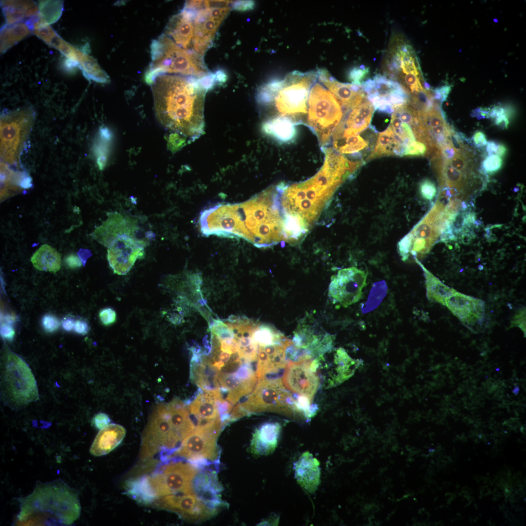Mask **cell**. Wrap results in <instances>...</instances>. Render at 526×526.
Wrapping results in <instances>:
<instances>
[{"mask_svg":"<svg viewBox=\"0 0 526 526\" xmlns=\"http://www.w3.org/2000/svg\"><path fill=\"white\" fill-rule=\"evenodd\" d=\"M150 85L161 124L179 137L191 141L198 138L204 132L205 98L211 88L208 78L164 75Z\"/></svg>","mask_w":526,"mask_h":526,"instance_id":"1","label":"cell"},{"mask_svg":"<svg viewBox=\"0 0 526 526\" xmlns=\"http://www.w3.org/2000/svg\"><path fill=\"white\" fill-rule=\"evenodd\" d=\"M222 222L228 237L242 238L258 247L284 240L283 217L274 187L244 203L224 205Z\"/></svg>","mask_w":526,"mask_h":526,"instance_id":"2","label":"cell"},{"mask_svg":"<svg viewBox=\"0 0 526 526\" xmlns=\"http://www.w3.org/2000/svg\"><path fill=\"white\" fill-rule=\"evenodd\" d=\"M78 492L61 479L37 482L21 500L17 526H68L79 517Z\"/></svg>","mask_w":526,"mask_h":526,"instance_id":"3","label":"cell"},{"mask_svg":"<svg viewBox=\"0 0 526 526\" xmlns=\"http://www.w3.org/2000/svg\"><path fill=\"white\" fill-rule=\"evenodd\" d=\"M316 72H293L283 80L271 81L257 90L256 99L264 120L279 116L304 123L307 101Z\"/></svg>","mask_w":526,"mask_h":526,"instance_id":"4","label":"cell"},{"mask_svg":"<svg viewBox=\"0 0 526 526\" xmlns=\"http://www.w3.org/2000/svg\"><path fill=\"white\" fill-rule=\"evenodd\" d=\"M150 55L151 61L145 75L148 84L151 85L156 78L164 75L202 78L211 73L203 57L178 46L163 33L152 41Z\"/></svg>","mask_w":526,"mask_h":526,"instance_id":"5","label":"cell"},{"mask_svg":"<svg viewBox=\"0 0 526 526\" xmlns=\"http://www.w3.org/2000/svg\"><path fill=\"white\" fill-rule=\"evenodd\" d=\"M446 205L438 198L427 214L399 242L398 250L403 261L418 259L429 253L438 238L451 227L453 223L446 212Z\"/></svg>","mask_w":526,"mask_h":526,"instance_id":"6","label":"cell"},{"mask_svg":"<svg viewBox=\"0 0 526 526\" xmlns=\"http://www.w3.org/2000/svg\"><path fill=\"white\" fill-rule=\"evenodd\" d=\"M308 108L304 124L316 135L320 147H327L342 118L341 105L333 94L316 83L309 93Z\"/></svg>","mask_w":526,"mask_h":526,"instance_id":"7","label":"cell"},{"mask_svg":"<svg viewBox=\"0 0 526 526\" xmlns=\"http://www.w3.org/2000/svg\"><path fill=\"white\" fill-rule=\"evenodd\" d=\"M229 0H189L185 4L194 12L193 51L203 57L212 45L223 21L232 8Z\"/></svg>","mask_w":526,"mask_h":526,"instance_id":"8","label":"cell"},{"mask_svg":"<svg viewBox=\"0 0 526 526\" xmlns=\"http://www.w3.org/2000/svg\"><path fill=\"white\" fill-rule=\"evenodd\" d=\"M2 381L10 402L23 406L38 399L37 382L26 362L5 347L2 360Z\"/></svg>","mask_w":526,"mask_h":526,"instance_id":"9","label":"cell"},{"mask_svg":"<svg viewBox=\"0 0 526 526\" xmlns=\"http://www.w3.org/2000/svg\"><path fill=\"white\" fill-rule=\"evenodd\" d=\"M183 440L171 420L168 404H159L155 407L143 433L142 457L150 458L163 450L174 452Z\"/></svg>","mask_w":526,"mask_h":526,"instance_id":"10","label":"cell"},{"mask_svg":"<svg viewBox=\"0 0 526 526\" xmlns=\"http://www.w3.org/2000/svg\"><path fill=\"white\" fill-rule=\"evenodd\" d=\"M190 462L172 461L149 477V483L156 497L180 493H202L197 482L203 469Z\"/></svg>","mask_w":526,"mask_h":526,"instance_id":"11","label":"cell"},{"mask_svg":"<svg viewBox=\"0 0 526 526\" xmlns=\"http://www.w3.org/2000/svg\"><path fill=\"white\" fill-rule=\"evenodd\" d=\"M35 117L31 108L3 114L0 117V156L10 164L17 163Z\"/></svg>","mask_w":526,"mask_h":526,"instance_id":"12","label":"cell"},{"mask_svg":"<svg viewBox=\"0 0 526 526\" xmlns=\"http://www.w3.org/2000/svg\"><path fill=\"white\" fill-rule=\"evenodd\" d=\"M248 414L264 411H297L294 397L278 377H264L245 401L239 404Z\"/></svg>","mask_w":526,"mask_h":526,"instance_id":"13","label":"cell"},{"mask_svg":"<svg viewBox=\"0 0 526 526\" xmlns=\"http://www.w3.org/2000/svg\"><path fill=\"white\" fill-rule=\"evenodd\" d=\"M155 504L160 508L176 513L184 520L197 522L214 516L225 505L198 492L166 495L156 499Z\"/></svg>","mask_w":526,"mask_h":526,"instance_id":"14","label":"cell"},{"mask_svg":"<svg viewBox=\"0 0 526 526\" xmlns=\"http://www.w3.org/2000/svg\"><path fill=\"white\" fill-rule=\"evenodd\" d=\"M220 432L195 427L183 441L173 455L201 466L217 462L219 449L217 440Z\"/></svg>","mask_w":526,"mask_h":526,"instance_id":"15","label":"cell"},{"mask_svg":"<svg viewBox=\"0 0 526 526\" xmlns=\"http://www.w3.org/2000/svg\"><path fill=\"white\" fill-rule=\"evenodd\" d=\"M361 86L375 110L380 112L392 114L395 109L409 102V95L397 82L380 74L361 82Z\"/></svg>","mask_w":526,"mask_h":526,"instance_id":"16","label":"cell"},{"mask_svg":"<svg viewBox=\"0 0 526 526\" xmlns=\"http://www.w3.org/2000/svg\"><path fill=\"white\" fill-rule=\"evenodd\" d=\"M367 273L355 267L342 269L331 277L328 295L334 304L344 307L361 298L366 285Z\"/></svg>","mask_w":526,"mask_h":526,"instance_id":"17","label":"cell"},{"mask_svg":"<svg viewBox=\"0 0 526 526\" xmlns=\"http://www.w3.org/2000/svg\"><path fill=\"white\" fill-rule=\"evenodd\" d=\"M150 241L130 234L119 235L107 249V260L114 273L126 274L136 260L143 258Z\"/></svg>","mask_w":526,"mask_h":526,"instance_id":"18","label":"cell"},{"mask_svg":"<svg viewBox=\"0 0 526 526\" xmlns=\"http://www.w3.org/2000/svg\"><path fill=\"white\" fill-rule=\"evenodd\" d=\"M358 362L352 359L342 348H338L334 354L332 363L327 362L323 354L312 360L310 367L317 373L322 386L328 388L338 385L349 378L354 373Z\"/></svg>","mask_w":526,"mask_h":526,"instance_id":"19","label":"cell"},{"mask_svg":"<svg viewBox=\"0 0 526 526\" xmlns=\"http://www.w3.org/2000/svg\"><path fill=\"white\" fill-rule=\"evenodd\" d=\"M199 390L193 398L185 402L195 427L221 432L224 426L217 403V398L221 395L218 391L206 392Z\"/></svg>","mask_w":526,"mask_h":526,"instance_id":"20","label":"cell"},{"mask_svg":"<svg viewBox=\"0 0 526 526\" xmlns=\"http://www.w3.org/2000/svg\"><path fill=\"white\" fill-rule=\"evenodd\" d=\"M311 361L288 362L282 381L289 390L312 401L319 386L320 379L310 367Z\"/></svg>","mask_w":526,"mask_h":526,"instance_id":"21","label":"cell"},{"mask_svg":"<svg viewBox=\"0 0 526 526\" xmlns=\"http://www.w3.org/2000/svg\"><path fill=\"white\" fill-rule=\"evenodd\" d=\"M445 306L468 327H473L484 319L485 303L481 299L455 291L447 299Z\"/></svg>","mask_w":526,"mask_h":526,"instance_id":"22","label":"cell"},{"mask_svg":"<svg viewBox=\"0 0 526 526\" xmlns=\"http://www.w3.org/2000/svg\"><path fill=\"white\" fill-rule=\"evenodd\" d=\"M107 219L91 234L92 237L107 248L119 235L125 233H143L135 217L117 212L107 213Z\"/></svg>","mask_w":526,"mask_h":526,"instance_id":"23","label":"cell"},{"mask_svg":"<svg viewBox=\"0 0 526 526\" xmlns=\"http://www.w3.org/2000/svg\"><path fill=\"white\" fill-rule=\"evenodd\" d=\"M374 110L372 103L366 99L354 108L344 111L333 134L331 142L340 138L358 135L369 125Z\"/></svg>","mask_w":526,"mask_h":526,"instance_id":"24","label":"cell"},{"mask_svg":"<svg viewBox=\"0 0 526 526\" xmlns=\"http://www.w3.org/2000/svg\"><path fill=\"white\" fill-rule=\"evenodd\" d=\"M316 74L319 80L336 96L344 111L354 108L367 99L361 85L339 82L325 69H319Z\"/></svg>","mask_w":526,"mask_h":526,"instance_id":"25","label":"cell"},{"mask_svg":"<svg viewBox=\"0 0 526 526\" xmlns=\"http://www.w3.org/2000/svg\"><path fill=\"white\" fill-rule=\"evenodd\" d=\"M193 18V10L185 4L179 13L171 18L163 33L178 46L192 52Z\"/></svg>","mask_w":526,"mask_h":526,"instance_id":"26","label":"cell"},{"mask_svg":"<svg viewBox=\"0 0 526 526\" xmlns=\"http://www.w3.org/2000/svg\"><path fill=\"white\" fill-rule=\"evenodd\" d=\"M289 339L281 343L259 346L256 373L259 380L263 377H277L276 375L288 364L285 349Z\"/></svg>","mask_w":526,"mask_h":526,"instance_id":"27","label":"cell"},{"mask_svg":"<svg viewBox=\"0 0 526 526\" xmlns=\"http://www.w3.org/2000/svg\"><path fill=\"white\" fill-rule=\"evenodd\" d=\"M279 423L266 422L254 431L250 445V451L256 455L272 453L277 447L281 431Z\"/></svg>","mask_w":526,"mask_h":526,"instance_id":"28","label":"cell"},{"mask_svg":"<svg viewBox=\"0 0 526 526\" xmlns=\"http://www.w3.org/2000/svg\"><path fill=\"white\" fill-rule=\"evenodd\" d=\"M126 432L125 429L120 425H107L97 434L90 449V453L95 456L109 453L120 444Z\"/></svg>","mask_w":526,"mask_h":526,"instance_id":"29","label":"cell"},{"mask_svg":"<svg viewBox=\"0 0 526 526\" xmlns=\"http://www.w3.org/2000/svg\"><path fill=\"white\" fill-rule=\"evenodd\" d=\"M319 462L308 452L303 453L295 464L296 478L305 489L310 492L317 488L320 478Z\"/></svg>","mask_w":526,"mask_h":526,"instance_id":"30","label":"cell"},{"mask_svg":"<svg viewBox=\"0 0 526 526\" xmlns=\"http://www.w3.org/2000/svg\"><path fill=\"white\" fill-rule=\"evenodd\" d=\"M0 6L5 19L4 26L23 22L39 14L38 5L33 1L1 0Z\"/></svg>","mask_w":526,"mask_h":526,"instance_id":"31","label":"cell"},{"mask_svg":"<svg viewBox=\"0 0 526 526\" xmlns=\"http://www.w3.org/2000/svg\"><path fill=\"white\" fill-rule=\"evenodd\" d=\"M296 125L290 118L279 116L263 120L262 130L265 134L277 141L288 143L296 137Z\"/></svg>","mask_w":526,"mask_h":526,"instance_id":"32","label":"cell"},{"mask_svg":"<svg viewBox=\"0 0 526 526\" xmlns=\"http://www.w3.org/2000/svg\"><path fill=\"white\" fill-rule=\"evenodd\" d=\"M403 152L402 145L389 125L384 131L379 133L375 147L365 162L383 156L396 155L402 157Z\"/></svg>","mask_w":526,"mask_h":526,"instance_id":"33","label":"cell"},{"mask_svg":"<svg viewBox=\"0 0 526 526\" xmlns=\"http://www.w3.org/2000/svg\"><path fill=\"white\" fill-rule=\"evenodd\" d=\"M31 262L34 267L39 271L55 273L60 268L61 259L55 248L45 244L35 252L31 258Z\"/></svg>","mask_w":526,"mask_h":526,"instance_id":"34","label":"cell"},{"mask_svg":"<svg viewBox=\"0 0 526 526\" xmlns=\"http://www.w3.org/2000/svg\"><path fill=\"white\" fill-rule=\"evenodd\" d=\"M422 268L425 279L427 298L430 301L445 306L447 299L456 290L443 283L429 271L418 259L414 260Z\"/></svg>","mask_w":526,"mask_h":526,"instance_id":"35","label":"cell"},{"mask_svg":"<svg viewBox=\"0 0 526 526\" xmlns=\"http://www.w3.org/2000/svg\"><path fill=\"white\" fill-rule=\"evenodd\" d=\"M25 22L2 26L0 30V53L3 54L32 33Z\"/></svg>","mask_w":526,"mask_h":526,"instance_id":"36","label":"cell"},{"mask_svg":"<svg viewBox=\"0 0 526 526\" xmlns=\"http://www.w3.org/2000/svg\"><path fill=\"white\" fill-rule=\"evenodd\" d=\"M78 67L88 80L100 83L110 82L109 76L99 66L97 61L87 53L77 49Z\"/></svg>","mask_w":526,"mask_h":526,"instance_id":"37","label":"cell"},{"mask_svg":"<svg viewBox=\"0 0 526 526\" xmlns=\"http://www.w3.org/2000/svg\"><path fill=\"white\" fill-rule=\"evenodd\" d=\"M333 148L341 154H349L356 160H361L360 152L366 149L368 143L359 135L340 138L333 141Z\"/></svg>","mask_w":526,"mask_h":526,"instance_id":"38","label":"cell"},{"mask_svg":"<svg viewBox=\"0 0 526 526\" xmlns=\"http://www.w3.org/2000/svg\"><path fill=\"white\" fill-rule=\"evenodd\" d=\"M253 340L258 346H266L281 343L286 338L274 327L267 325L258 323L255 327L251 336Z\"/></svg>","mask_w":526,"mask_h":526,"instance_id":"39","label":"cell"},{"mask_svg":"<svg viewBox=\"0 0 526 526\" xmlns=\"http://www.w3.org/2000/svg\"><path fill=\"white\" fill-rule=\"evenodd\" d=\"M62 0H39L38 7L42 21L50 25L57 21L64 9Z\"/></svg>","mask_w":526,"mask_h":526,"instance_id":"40","label":"cell"},{"mask_svg":"<svg viewBox=\"0 0 526 526\" xmlns=\"http://www.w3.org/2000/svg\"><path fill=\"white\" fill-rule=\"evenodd\" d=\"M128 487V493L142 503H149L156 497L150 487L148 476L131 482Z\"/></svg>","mask_w":526,"mask_h":526,"instance_id":"41","label":"cell"},{"mask_svg":"<svg viewBox=\"0 0 526 526\" xmlns=\"http://www.w3.org/2000/svg\"><path fill=\"white\" fill-rule=\"evenodd\" d=\"M387 290L388 286L385 281L375 282L370 290L366 301L361 307L362 313L366 314L376 309L386 297Z\"/></svg>","mask_w":526,"mask_h":526,"instance_id":"42","label":"cell"},{"mask_svg":"<svg viewBox=\"0 0 526 526\" xmlns=\"http://www.w3.org/2000/svg\"><path fill=\"white\" fill-rule=\"evenodd\" d=\"M111 137V133L107 128H102L100 129L99 136L94 144V150L97 158L98 167L100 170L104 169L107 163L108 143Z\"/></svg>","mask_w":526,"mask_h":526,"instance_id":"43","label":"cell"},{"mask_svg":"<svg viewBox=\"0 0 526 526\" xmlns=\"http://www.w3.org/2000/svg\"><path fill=\"white\" fill-rule=\"evenodd\" d=\"M34 34L48 45L58 49L63 39L48 24H41L36 27Z\"/></svg>","mask_w":526,"mask_h":526,"instance_id":"44","label":"cell"},{"mask_svg":"<svg viewBox=\"0 0 526 526\" xmlns=\"http://www.w3.org/2000/svg\"><path fill=\"white\" fill-rule=\"evenodd\" d=\"M503 165V160L496 155H488L481 163V171L484 174H492L499 170Z\"/></svg>","mask_w":526,"mask_h":526,"instance_id":"45","label":"cell"},{"mask_svg":"<svg viewBox=\"0 0 526 526\" xmlns=\"http://www.w3.org/2000/svg\"><path fill=\"white\" fill-rule=\"evenodd\" d=\"M419 189L422 198L428 201L432 200L437 194L434 183L429 179L423 180L419 184Z\"/></svg>","mask_w":526,"mask_h":526,"instance_id":"46","label":"cell"},{"mask_svg":"<svg viewBox=\"0 0 526 526\" xmlns=\"http://www.w3.org/2000/svg\"><path fill=\"white\" fill-rule=\"evenodd\" d=\"M369 73V69L361 65L351 69L348 74V78L352 84L361 85V81Z\"/></svg>","mask_w":526,"mask_h":526,"instance_id":"47","label":"cell"},{"mask_svg":"<svg viewBox=\"0 0 526 526\" xmlns=\"http://www.w3.org/2000/svg\"><path fill=\"white\" fill-rule=\"evenodd\" d=\"M41 325L46 332L53 333L58 329L60 323L58 319L55 316L47 314L42 317Z\"/></svg>","mask_w":526,"mask_h":526,"instance_id":"48","label":"cell"},{"mask_svg":"<svg viewBox=\"0 0 526 526\" xmlns=\"http://www.w3.org/2000/svg\"><path fill=\"white\" fill-rule=\"evenodd\" d=\"M99 317L103 325L109 326L115 321L116 318V312L111 308H105L100 311Z\"/></svg>","mask_w":526,"mask_h":526,"instance_id":"49","label":"cell"},{"mask_svg":"<svg viewBox=\"0 0 526 526\" xmlns=\"http://www.w3.org/2000/svg\"><path fill=\"white\" fill-rule=\"evenodd\" d=\"M511 326H517L525 332L526 335V308L520 309L518 311L511 322Z\"/></svg>","mask_w":526,"mask_h":526,"instance_id":"50","label":"cell"},{"mask_svg":"<svg viewBox=\"0 0 526 526\" xmlns=\"http://www.w3.org/2000/svg\"><path fill=\"white\" fill-rule=\"evenodd\" d=\"M111 420L105 413H99L96 414L92 420V423L97 429L101 430L109 425Z\"/></svg>","mask_w":526,"mask_h":526,"instance_id":"51","label":"cell"},{"mask_svg":"<svg viewBox=\"0 0 526 526\" xmlns=\"http://www.w3.org/2000/svg\"><path fill=\"white\" fill-rule=\"evenodd\" d=\"M451 89V87L449 85H445L435 89L433 93L434 100L440 102L445 101L450 92Z\"/></svg>","mask_w":526,"mask_h":526,"instance_id":"52","label":"cell"},{"mask_svg":"<svg viewBox=\"0 0 526 526\" xmlns=\"http://www.w3.org/2000/svg\"><path fill=\"white\" fill-rule=\"evenodd\" d=\"M472 140L474 146L479 148L485 147L488 142L486 135L480 131H476L474 132Z\"/></svg>","mask_w":526,"mask_h":526,"instance_id":"53","label":"cell"},{"mask_svg":"<svg viewBox=\"0 0 526 526\" xmlns=\"http://www.w3.org/2000/svg\"><path fill=\"white\" fill-rule=\"evenodd\" d=\"M65 262L66 265L72 269L79 268L82 265L80 257L75 253H71L67 256L65 259Z\"/></svg>","mask_w":526,"mask_h":526,"instance_id":"54","label":"cell"},{"mask_svg":"<svg viewBox=\"0 0 526 526\" xmlns=\"http://www.w3.org/2000/svg\"><path fill=\"white\" fill-rule=\"evenodd\" d=\"M14 328L9 323H3L0 326V335L3 338L12 340L15 336Z\"/></svg>","mask_w":526,"mask_h":526,"instance_id":"55","label":"cell"},{"mask_svg":"<svg viewBox=\"0 0 526 526\" xmlns=\"http://www.w3.org/2000/svg\"><path fill=\"white\" fill-rule=\"evenodd\" d=\"M459 150L454 148L451 144L448 145L440 151L441 156L445 160H450L452 159Z\"/></svg>","mask_w":526,"mask_h":526,"instance_id":"56","label":"cell"},{"mask_svg":"<svg viewBox=\"0 0 526 526\" xmlns=\"http://www.w3.org/2000/svg\"><path fill=\"white\" fill-rule=\"evenodd\" d=\"M74 329L76 333L85 335L89 332V327L85 320L77 319L75 321Z\"/></svg>","mask_w":526,"mask_h":526,"instance_id":"57","label":"cell"},{"mask_svg":"<svg viewBox=\"0 0 526 526\" xmlns=\"http://www.w3.org/2000/svg\"><path fill=\"white\" fill-rule=\"evenodd\" d=\"M254 2L252 1H238L233 2L232 8L238 10H246L252 9Z\"/></svg>","mask_w":526,"mask_h":526,"instance_id":"58","label":"cell"},{"mask_svg":"<svg viewBox=\"0 0 526 526\" xmlns=\"http://www.w3.org/2000/svg\"><path fill=\"white\" fill-rule=\"evenodd\" d=\"M494 123L502 129H507L509 124L508 117L507 114H503L494 119Z\"/></svg>","mask_w":526,"mask_h":526,"instance_id":"59","label":"cell"},{"mask_svg":"<svg viewBox=\"0 0 526 526\" xmlns=\"http://www.w3.org/2000/svg\"><path fill=\"white\" fill-rule=\"evenodd\" d=\"M489 115V108H477L474 110L471 115L473 117H476L478 119H481L484 118H488Z\"/></svg>","mask_w":526,"mask_h":526,"instance_id":"60","label":"cell"},{"mask_svg":"<svg viewBox=\"0 0 526 526\" xmlns=\"http://www.w3.org/2000/svg\"><path fill=\"white\" fill-rule=\"evenodd\" d=\"M499 143L494 141H489L486 145V151L488 155H495Z\"/></svg>","mask_w":526,"mask_h":526,"instance_id":"61","label":"cell"},{"mask_svg":"<svg viewBox=\"0 0 526 526\" xmlns=\"http://www.w3.org/2000/svg\"><path fill=\"white\" fill-rule=\"evenodd\" d=\"M75 321L71 319H66L62 321L63 328L67 331H70L74 329Z\"/></svg>","mask_w":526,"mask_h":526,"instance_id":"62","label":"cell"},{"mask_svg":"<svg viewBox=\"0 0 526 526\" xmlns=\"http://www.w3.org/2000/svg\"><path fill=\"white\" fill-rule=\"evenodd\" d=\"M507 151V149L506 147L504 144L499 143L495 155L503 157L506 154Z\"/></svg>","mask_w":526,"mask_h":526,"instance_id":"63","label":"cell"}]
</instances>
